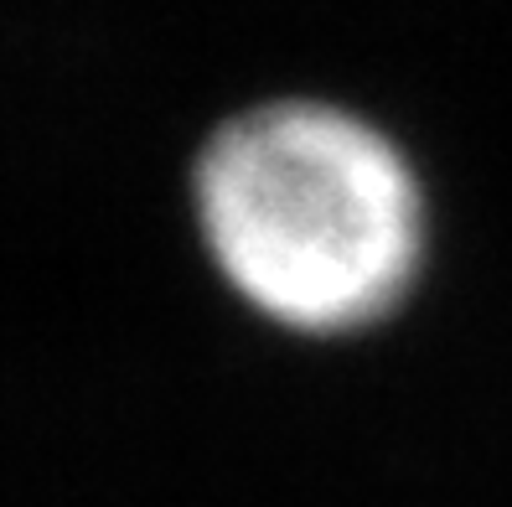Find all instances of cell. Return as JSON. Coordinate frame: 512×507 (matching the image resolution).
<instances>
[{"label":"cell","mask_w":512,"mask_h":507,"mask_svg":"<svg viewBox=\"0 0 512 507\" xmlns=\"http://www.w3.org/2000/svg\"><path fill=\"white\" fill-rule=\"evenodd\" d=\"M202 244L264 321L347 337L394 316L425 264V187L373 119L275 99L223 119L192 171Z\"/></svg>","instance_id":"1"}]
</instances>
